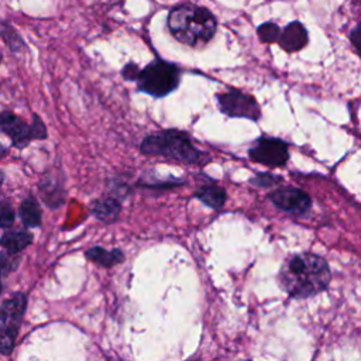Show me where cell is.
I'll return each mask as SVG.
<instances>
[{
	"mask_svg": "<svg viewBox=\"0 0 361 361\" xmlns=\"http://www.w3.org/2000/svg\"><path fill=\"white\" fill-rule=\"evenodd\" d=\"M1 182H3V173L0 172V185H1Z\"/></svg>",
	"mask_w": 361,
	"mask_h": 361,
	"instance_id": "obj_23",
	"label": "cell"
},
{
	"mask_svg": "<svg viewBox=\"0 0 361 361\" xmlns=\"http://www.w3.org/2000/svg\"><path fill=\"white\" fill-rule=\"evenodd\" d=\"M20 217L25 227H38L41 224V209L34 196H28L20 204Z\"/></svg>",
	"mask_w": 361,
	"mask_h": 361,
	"instance_id": "obj_15",
	"label": "cell"
},
{
	"mask_svg": "<svg viewBox=\"0 0 361 361\" xmlns=\"http://www.w3.org/2000/svg\"><path fill=\"white\" fill-rule=\"evenodd\" d=\"M18 265V257L8 254V252H1L0 254V275L8 274L13 269H16Z\"/></svg>",
	"mask_w": 361,
	"mask_h": 361,
	"instance_id": "obj_19",
	"label": "cell"
},
{
	"mask_svg": "<svg viewBox=\"0 0 361 361\" xmlns=\"http://www.w3.org/2000/svg\"><path fill=\"white\" fill-rule=\"evenodd\" d=\"M331 271L324 258L312 252L289 255L278 272L279 286L295 299L314 296L327 289Z\"/></svg>",
	"mask_w": 361,
	"mask_h": 361,
	"instance_id": "obj_1",
	"label": "cell"
},
{
	"mask_svg": "<svg viewBox=\"0 0 361 361\" xmlns=\"http://www.w3.org/2000/svg\"><path fill=\"white\" fill-rule=\"evenodd\" d=\"M85 255L89 261L103 267V268H111L120 262L124 261V252L120 248H113V250H107L104 247L100 245H94L90 247L85 251Z\"/></svg>",
	"mask_w": 361,
	"mask_h": 361,
	"instance_id": "obj_12",
	"label": "cell"
},
{
	"mask_svg": "<svg viewBox=\"0 0 361 361\" xmlns=\"http://www.w3.org/2000/svg\"><path fill=\"white\" fill-rule=\"evenodd\" d=\"M257 34H258V38L261 42L272 44V42L278 41L279 34H281V27L272 21H267L257 28Z\"/></svg>",
	"mask_w": 361,
	"mask_h": 361,
	"instance_id": "obj_16",
	"label": "cell"
},
{
	"mask_svg": "<svg viewBox=\"0 0 361 361\" xmlns=\"http://www.w3.org/2000/svg\"><path fill=\"white\" fill-rule=\"evenodd\" d=\"M140 68L137 63L134 62H128L123 69H121V75L126 80H135L137 78V73H138Z\"/></svg>",
	"mask_w": 361,
	"mask_h": 361,
	"instance_id": "obj_20",
	"label": "cell"
},
{
	"mask_svg": "<svg viewBox=\"0 0 361 361\" xmlns=\"http://www.w3.org/2000/svg\"><path fill=\"white\" fill-rule=\"evenodd\" d=\"M140 152L148 157H164L188 165H204L210 157L196 148L190 137L180 130L169 128L147 135L140 144Z\"/></svg>",
	"mask_w": 361,
	"mask_h": 361,
	"instance_id": "obj_3",
	"label": "cell"
},
{
	"mask_svg": "<svg viewBox=\"0 0 361 361\" xmlns=\"http://www.w3.org/2000/svg\"><path fill=\"white\" fill-rule=\"evenodd\" d=\"M307 41L309 35L305 25L300 21H290L281 30L276 42L286 52H298L306 47Z\"/></svg>",
	"mask_w": 361,
	"mask_h": 361,
	"instance_id": "obj_10",
	"label": "cell"
},
{
	"mask_svg": "<svg viewBox=\"0 0 361 361\" xmlns=\"http://www.w3.org/2000/svg\"><path fill=\"white\" fill-rule=\"evenodd\" d=\"M27 307V298L18 292L8 298L0 307V353L8 355L16 344V337Z\"/></svg>",
	"mask_w": 361,
	"mask_h": 361,
	"instance_id": "obj_5",
	"label": "cell"
},
{
	"mask_svg": "<svg viewBox=\"0 0 361 361\" xmlns=\"http://www.w3.org/2000/svg\"><path fill=\"white\" fill-rule=\"evenodd\" d=\"M92 213L99 221L111 224L118 219L121 213V203L114 196L100 197L92 202Z\"/></svg>",
	"mask_w": 361,
	"mask_h": 361,
	"instance_id": "obj_11",
	"label": "cell"
},
{
	"mask_svg": "<svg viewBox=\"0 0 361 361\" xmlns=\"http://www.w3.org/2000/svg\"><path fill=\"white\" fill-rule=\"evenodd\" d=\"M282 180L281 176H276L271 172H259L257 173L254 178L250 179V183L257 186V188H262V189H268L274 185H278Z\"/></svg>",
	"mask_w": 361,
	"mask_h": 361,
	"instance_id": "obj_17",
	"label": "cell"
},
{
	"mask_svg": "<svg viewBox=\"0 0 361 361\" xmlns=\"http://www.w3.org/2000/svg\"><path fill=\"white\" fill-rule=\"evenodd\" d=\"M135 82L140 92L152 97H165L178 89L180 83V68L157 58L138 71Z\"/></svg>",
	"mask_w": 361,
	"mask_h": 361,
	"instance_id": "obj_4",
	"label": "cell"
},
{
	"mask_svg": "<svg viewBox=\"0 0 361 361\" xmlns=\"http://www.w3.org/2000/svg\"><path fill=\"white\" fill-rule=\"evenodd\" d=\"M14 219H16V214L10 202L1 200L0 202V227L1 228L10 227L14 223Z\"/></svg>",
	"mask_w": 361,
	"mask_h": 361,
	"instance_id": "obj_18",
	"label": "cell"
},
{
	"mask_svg": "<svg viewBox=\"0 0 361 361\" xmlns=\"http://www.w3.org/2000/svg\"><path fill=\"white\" fill-rule=\"evenodd\" d=\"M195 197L210 209H220L227 200V193L221 186L216 183H207L195 192Z\"/></svg>",
	"mask_w": 361,
	"mask_h": 361,
	"instance_id": "obj_13",
	"label": "cell"
},
{
	"mask_svg": "<svg viewBox=\"0 0 361 361\" xmlns=\"http://www.w3.org/2000/svg\"><path fill=\"white\" fill-rule=\"evenodd\" d=\"M251 161L269 168L283 166L289 159V148L285 141L275 137H259L248 149Z\"/></svg>",
	"mask_w": 361,
	"mask_h": 361,
	"instance_id": "obj_8",
	"label": "cell"
},
{
	"mask_svg": "<svg viewBox=\"0 0 361 361\" xmlns=\"http://www.w3.org/2000/svg\"><path fill=\"white\" fill-rule=\"evenodd\" d=\"M0 131L6 133L18 148H24L31 140L47 138V128L38 116H34L32 124H27L13 113L3 111L0 113Z\"/></svg>",
	"mask_w": 361,
	"mask_h": 361,
	"instance_id": "obj_7",
	"label": "cell"
},
{
	"mask_svg": "<svg viewBox=\"0 0 361 361\" xmlns=\"http://www.w3.org/2000/svg\"><path fill=\"white\" fill-rule=\"evenodd\" d=\"M4 154H7V149H4V148H0V158H1Z\"/></svg>",
	"mask_w": 361,
	"mask_h": 361,
	"instance_id": "obj_22",
	"label": "cell"
},
{
	"mask_svg": "<svg viewBox=\"0 0 361 361\" xmlns=\"http://www.w3.org/2000/svg\"><path fill=\"white\" fill-rule=\"evenodd\" d=\"M0 292H1V282H0Z\"/></svg>",
	"mask_w": 361,
	"mask_h": 361,
	"instance_id": "obj_24",
	"label": "cell"
},
{
	"mask_svg": "<svg viewBox=\"0 0 361 361\" xmlns=\"http://www.w3.org/2000/svg\"><path fill=\"white\" fill-rule=\"evenodd\" d=\"M268 199L279 210L298 217L307 214L312 209V197L305 190L293 186L278 188L268 193Z\"/></svg>",
	"mask_w": 361,
	"mask_h": 361,
	"instance_id": "obj_9",
	"label": "cell"
},
{
	"mask_svg": "<svg viewBox=\"0 0 361 361\" xmlns=\"http://www.w3.org/2000/svg\"><path fill=\"white\" fill-rule=\"evenodd\" d=\"M32 243V235L28 231H8L4 233L0 238V245L6 250V252L16 255L25 247Z\"/></svg>",
	"mask_w": 361,
	"mask_h": 361,
	"instance_id": "obj_14",
	"label": "cell"
},
{
	"mask_svg": "<svg viewBox=\"0 0 361 361\" xmlns=\"http://www.w3.org/2000/svg\"><path fill=\"white\" fill-rule=\"evenodd\" d=\"M166 27L171 35L180 44L200 48L214 37L217 20L209 8L193 3H183L169 10Z\"/></svg>",
	"mask_w": 361,
	"mask_h": 361,
	"instance_id": "obj_2",
	"label": "cell"
},
{
	"mask_svg": "<svg viewBox=\"0 0 361 361\" xmlns=\"http://www.w3.org/2000/svg\"><path fill=\"white\" fill-rule=\"evenodd\" d=\"M358 25H355L354 28H353V31L348 34V37H350V39H351V42H353V47H354V49L358 52V45H360V39H358V37H360V34H358Z\"/></svg>",
	"mask_w": 361,
	"mask_h": 361,
	"instance_id": "obj_21",
	"label": "cell"
},
{
	"mask_svg": "<svg viewBox=\"0 0 361 361\" xmlns=\"http://www.w3.org/2000/svg\"><path fill=\"white\" fill-rule=\"evenodd\" d=\"M219 110L228 116L237 118H248L258 121L261 118V107L257 99L238 89H230L223 93L216 94Z\"/></svg>",
	"mask_w": 361,
	"mask_h": 361,
	"instance_id": "obj_6",
	"label": "cell"
}]
</instances>
